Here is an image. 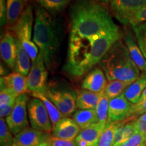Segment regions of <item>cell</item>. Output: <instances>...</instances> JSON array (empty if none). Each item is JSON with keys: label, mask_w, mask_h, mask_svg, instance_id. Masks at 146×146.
Here are the masks:
<instances>
[{"label": "cell", "mask_w": 146, "mask_h": 146, "mask_svg": "<svg viewBox=\"0 0 146 146\" xmlns=\"http://www.w3.org/2000/svg\"><path fill=\"white\" fill-rule=\"evenodd\" d=\"M131 84L127 82L118 81V80L109 81H108L104 92L110 100L123 94Z\"/></svg>", "instance_id": "cell-26"}, {"label": "cell", "mask_w": 146, "mask_h": 146, "mask_svg": "<svg viewBox=\"0 0 146 146\" xmlns=\"http://www.w3.org/2000/svg\"><path fill=\"white\" fill-rule=\"evenodd\" d=\"M99 1L102 3H109L110 0H99Z\"/></svg>", "instance_id": "cell-43"}, {"label": "cell", "mask_w": 146, "mask_h": 146, "mask_svg": "<svg viewBox=\"0 0 146 146\" xmlns=\"http://www.w3.org/2000/svg\"><path fill=\"white\" fill-rule=\"evenodd\" d=\"M109 102V98L106 96L104 91H102L101 94H100V100L96 108L97 114L98 116V121L100 123L106 125L108 116Z\"/></svg>", "instance_id": "cell-28"}, {"label": "cell", "mask_w": 146, "mask_h": 146, "mask_svg": "<svg viewBox=\"0 0 146 146\" xmlns=\"http://www.w3.org/2000/svg\"><path fill=\"white\" fill-rule=\"evenodd\" d=\"M14 104L8 106L4 108L3 109H0V117L1 118H7L8 116H10L11 113L13 111Z\"/></svg>", "instance_id": "cell-39"}, {"label": "cell", "mask_w": 146, "mask_h": 146, "mask_svg": "<svg viewBox=\"0 0 146 146\" xmlns=\"http://www.w3.org/2000/svg\"><path fill=\"white\" fill-rule=\"evenodd\" d=\"M33 21V8L29 3L14 26L12 29H8L13 33L16 39L21 42L30 56L32 63L36 60L39 53V48L32 40Z\"/></svg>", "instance_id": "cell-5"}, {"label": "cell", "mask_w": 146, "mask_h": 146, "mask_svg": "<svg viewBox=\"0 0 146 146\" xmlns=\"http://www.w3.org/2000/svg\"><path fill=\"white\" fill-rule=\"evenodd\" d=\"M47 72L44 58L41 52L32 63L31 68L27 76L29 91L31 93L41 91L46 86Z\"/></svg>", "instance_id": "cell-10"}, {"label": "cell", "mask_w": 146, "mask_h": 146, "mask_svg": "<svg viewBox=\"0 0 146 146\" xmlns=\"http://www.w3.org/2000/svg\"><path fill=\"white\" fill-rule=\"evenodd\" d=\"M50 133L28 127L14 137L13 146H36L50 140Z\"/></svg>", "instance_id": "cell-12"}, {"label": "cell", "mask_w": 146, "mask_h": 146, "mask_svg": "<svg viewBox=\"0 0 146 146\" xmlns=\"http://www.w3.org/2000/svg\"><path fill=\"white\" fill-rule=\"evenodd\" d=\"M119 146H146V141L143 135L136 133Z\"/></svg>", "instance_id": "cell-34"}, {"label": "cell", "mask_w": 146, "mask_h": 146, "mask_svg": "<svg viewBox=\"0 0 146 146\" xmlns=\"http://www.w3.org/2000/svg\"><path fill=\"white\" fill-rule=\"evenodd\" d=\"M33 41L43 56L47 67H50L60 47V28L52 14L43 8L36 12Z\"/></svg>", "instance_id": "cell-4"}, {"label": "cell", "mask_w": 146, "mask_h": 146, "mask_svg": "<svg viewBox=\"0 0 146 146\" xmlns=\"http://www.w3.org/2000/svg\"><path fill=\"white\" fill-rule=\"evenodd\" d=\"M118 125L119 123H106L100 139L99 146H113L114 135Z\"/></svg>", "instance_id": "cell-29"}, {"label": "cell", "mask_w": 146, "mask_h": 146, "mask_svg": "<svg viewBox=\"0 0 146 146\" xmlns=\"http://www.w3.org/2000/svg\"><path fill=\"white\" fill-rule=\"evenodd\" d=\"M106 125L98 123L81 130L74 139L76 146H99Z\"/></svg>", "instance_id": "cell-14"}, {"label": "cell", "mask_w": 146, "mask_h": 146, "mask_svg": "<svg viewBox=\"0 0 146 146\" xmlns=\"http://www.w3.org/2000/svg\"><path fill=\"white\" fill-rule=\"evenodd\" d=\"M14 137L4 118H0V146H13Z\"/></svg>", "instance_id": "cell-31"}, {"label": "cell", "mask_w": 146, "mask_h": 146, "mask_svg": "<svg viewBox=\"0 0 146 146\" xmlns=\"http://www.w3.org/2000/svg\"><path fill=\"white\" fill-rule=\"evenodd\" d=\"M137 132L132 123H119L118 127L114 135V145L119 146L125 142Z\"/></svg>", "instance_id": "cell-25"}, {"label": "cell", "mask_w": 146, "mask_h": 146, "mask_svg": "<svg viewBox=\"0 0 146 146\" xmlns=\"http://www.w3.org/2000/svg\"><path fill=\"white\" fill-rule=\"evenodd\" d=\"M16 37V36H15ZM16 65L14 68L15 72H19L24 76H28L29 71L31 68V60L30 56L25 48L23 47L21 43L16 38Z\"/></svg>", "instance_id": "cell-21"}, {"label": "cell", "mask_w": 146, "mask_h": 146, "mask_svg": "<svg viewBox=\"0 0 146 146\" xmlns=\"http://www.w3.org/2000/svg\"><path fill=\"white\" fill-rule=\"evenodd\" d=\"M119 27L89 38L69 36L64 70L69 75L80 77L100 62L111 47L121 39Z\"/></svg>", "instance_id": "cell-1"}, {"label": "cell", "mask_w": 146, "mask_h": 146, "mask_svg": "<svg viewBox=\"0 0 146 146\" xmlns=\"http://www.w3.org/2000/svg\"><path fill=\"white\" fill-rule=\"evenodd\" d=\"M51 146H76L74 141H68L52 136L49 140Z\"/></svg>", "instance_id": "cell-36"}, {"label": "cell", "mask_w": 146, "mask_h": 146, "mask_svg": "<svg viewBox=\"0 0 146 146\" xmlns=\"http://www.w3.org/2000/svg\"><path fill=\"white\" fill-rule=\"evenodd\" d=\"M45 96L57 107L65 117L76 112L77 93L66 87H56L50 85L42 90Z\"/></svg>", "instance_id": "cell-6"}, {"label": "cell", "mask_w": 146, "mask_h": 146, "mask_svg": "<svg viewBox=\"0 0 146 146\" xmlns=\"http://www.w3.org/2000/svg\"><path fill=\"white\" fill-rule=\"evenodd\" d=\"M36 146H51L50 143L48 142H44V143H42L41 144H39V145H36Z\"/></svg>", "instance_id": "cell-42"}, {"label": "cell", "mask_w": 146, "mask_h": 146, "mask_svg": "<svg viewBox=\"0 0 146 146\" xmlns=\"http://www.w3.org/2000/svg\"><path fill=\"white\" fill-rule=\"evenodd\" d=\"M132 105L124 94L110 100L107 123H120L127 119Z\"/></svg>", "instance_id": "cell-11"}, {"label": "cell", "mask_w": 146, "mask_h": 146, "mask_svg": "<svg viewBox=\"0 0 146 146\" xmlns=\"http://www.w3.org/2000/svg\"><path fill=\"white\" fill-rule=\"evenodd\" d=\"M131 27L139 46L146 59V22Z\"/></svg>", "instance_id": "cell-30"}, {"label": "cell", "mask_w": 146, "mask_h": 146, "mask_svg": "<svg viewBox=\"0 0 146 146\" xmlns=\"http://www.w3.org/2000/svg\"><path fill=\"white\" fill-rule=\"evenodd\" d=\"M107 83L108 80L104 71L101 68L96 67L87 73L82 82L81 87L85 90L100 93L104 90Z\"/></svg>", "instance_id": "cell-17"}, {"label": "cell", "mask_w": 146, "mask_h": 146, "mask_svg": "<svg viewBox=\"0 0 146 146\" xmlns=\"http://www.w3.org/2000/svg\"><path fill=\"white\" fill-rule=\"evenodd\" d=\"M144 137H145V141H146V134L145 135H144Z\"/></svg>", "instance_id": "cell-44"}, {"label": "cell", "mask_w": 146, "mask_h": 146, "mask_svg": "<svg viewBox=\"0 0 146 146\" xmlns=\"http://www.w3.org/2000/svg\"><path fill=\"white\" fill-rule=\"evenodd\" d=\"M27 94H22L16 98L14 108L10 116L5 118L7 125L13 135L21 132L24 129L29 127L27 104L29 101Z\"/></svg>", "instance_id": "cell-7"}, {"label": "cell", "mask_w": 146, "mask_h": 146, "mask_svg": "<svg viewBox=\"0 0 146 146\" xmlns=\"http://www.w3.org/2000/svg\"><path fill=\"white\" fill-rule=\"evenodd\" d=\"M81 128L74 120L69 117H64L53 127V136L68 141H74L81 132Z\"/></svg>", "instance_id": "cell-15"}, {"label": "cell", "mask_w": 146, "mask_h": 146, "mask_svg": "<svg viewBox=\"0 0 146 146\" xmlns=\"http://www.w3.org/2000/svg\"><path fill=\"white\" fill-rule=\"evenodd\" d=\"M72 119L82 130L99 123L96 109L78 110L73 114Z\"/></svg>", "instance_id": "cell-23"}, {"label": "cell", "mask_w": 146, "mask_h": 146, "mask_svg": "<svg viewBox=\"0 0 146 146\" xmlns=\"http://www.w3.org/2000/svg\"><path fill=\"white\" fill-rule=\"evenodd\" d=\"M17 96L7 88H2L0 91V109L14 104Z\"/></svg>", "instance_id": "cell-32"}, {"label": "cell", "mask_w": 146, "mask_h": 146, "mask_svg": "<svg viewBox=\"0 0 146 146\" xmlns=\"http://www.w3.org/2000/svg\"><path fill=\"white\" fill-rule=\"evenodd\" d=\"M41 8L50 14H57L64 10L72 0H36Z\"/></svg>", "instance_id": "cell-27"}, {"label": "cell", "mask_w": 146, "mask_h": 146, "mask_svg": "<svg viewBox=\"0 0 146 146\" xmlns=\"http://www.w3.org/2000/svg\"><path fill=\"white\" fill-rule=\"evenodd\" d=\"M7 5L6 0H0V22L1 27L6 25Z\"/></svg>", "instance_id": "cell-37"}, {"label": "cell", "mask_w": 146, "mask_h": 146, "mask_svg": "<svg viewBox=\"0 0 146 146\" xmlns=\"http://www.w3.org/2000/svg\"><path fill=\"white\" fill-rule=\"evenodd\" d=\"M16 40L13 33L7 30L1 36L0 42L1 58L8 68L14 70L16 60Z\"/></svg>", "instance_id": "cell-13"}, {"label": "cell", "mask_w": 146, "mask_h": 146, "mask_svg": "<svg viewBox=\"0 0 146 146\" xmlns=\"http://www.w3.org/2000/svg\"><path fill=\"white\" fill-rule=\"evenodd\" d=\"M146 22V8H143L137 13H136L134 16L131 18L129 25L133 26V25H137L142 23Z\"/></svg>", "instance_id": "cell-35"}, {"label": "cell", "mask_w": 146, "mask_h": 146, "mask_svg": "<svg viewBox=\"0 0 146 146\" xmlns=\"http://www.w3.org/2000/svg\"><path fill=\"white\" fill-rule=\"evenodd\" d=\"M124 42L127 47L132 59L141 72H146V59L139 46L135 36L127 30L124 35Z\"/></svg>", "instance_id": "cell-18"}, {"label": "cell", "mask_w": 146, "mask_h": 146, "mask_svg": "<svg viewBox=\"0 0 146 146\" xmlns=\"http://www.w3.org/2000/svg\"><path fill=\"white\" fill-rule=\"evenodd\" d=\"M1 89L7 88L13 92L16 96L29 92L27 83V76L21 73L14 72L8 75L1 76Z\"/></svg>", "instance_id": "cell-16"}, {"label": "cell", "mask_w": 146, "mask_h": 146, "mask_svg": "<svg viewBox=\"0 0 146 146\" xmlns=\"http://www.w3.org/2000/svg\"><path fill=\"white\" fill-rule=\"evenodd\" d=\"M111 12L118 21L129 25L131 18L146 8V0H110Z\"/></svg>", "instance_id": "cell-9"}, {"label": "cell", "mask_w": 146, "mask_h": 146, "mask_svg": "<svg viewBox=\"0 0 146 146\" xmlns=\"http://www.w3.org/2000/svg\"><path fill=\"white\" fill-rule=\"evenodd\" d=\"M108 81H118L132 83L140 75V70L131 58L125 42L116 41L100 62Z\"/></svg>", "instance_id": "cell-3"}, {"label": "cell", "mask_w": 146, "mask_h": 146, "mask_svg": "<svg viewBox=\"0 0 146 146\" xmlns=\"http://www.w3.org/2000/svg\"><path fill=\"white\" fill-rule=\"evenodd\" d=\"M146 113V100L143 101L139 102L135 104H133L130 112L128 114L127 119H130L131 118L136 117L138 116H141L142 114Z\"/></svg>", "instance_id": "cell-33"}, {"label": "cell", "mask_w": 146, "mask_h": 146, "mask_svg": "<svg viewBox=\"0 0 146 146\" xmlns=\"http://www.w3.org/2000/svg\"><path fill=\"white\" fill-rule=\"evenodd\" d=\"M95 1H99V0H95Z\"/></svg>", "instance_id": "cell-45"}, {"label": "cell", "mask_w": 146, "mask_h": 146, "mask_svg": "<svg viewBox=\"0 0 146 146\" xmlns=\"http://www.w3.org/2000/svg\"><path fill=\"white\" fill-rule=\"evenodd\" d=\"M31 0H6L7 29H10L21 17Z\"/></svg>", "instance_id": "cell-19"}, {"label": "cell", "mask_w": 146, "mask_h": 146, "mask_svg": "<svg viewBox=\"0 0 146 146\" xmlns=\"http://www.w3.org/2000/svg\"><path fill=\"white\" fill-rule=\"evenodd\" d=\"M135 129L137 133H139L145 135L146 134V122L143 121L139 118H137L135 120L132 122Z\"/></svg>", "instance_id": "cell-38"}, {"label": "cell", "mask_w": 146, "mask_h": 146, "mask_svg": "<svg viewBox=\"0 0 146 146\" xmlns=\"http://www.w3.org/2000/svg\"><path fill=\"white\" fill-rule=\"evenodd\" d=\"M31 95L33 98H38V99L41 100L43 102V104H44L47 110V112L49 114V116H50L51 122H52V127H54L60 119L65 117L60 112V110L57 108V107L45 96V95L43 91H39V92L32 93Z\"/></svg>", "instance_id": "cell-24"}, {"label": "cell", "mask_w": 146, "mask_h": 146, "mask_svg": "<svg viewBox=\"0 0 146 146\" xmlns=\"http://www.w3.org/2000/svg\"><path fill=\"white\" fill-rule=\"evenodd\" d=\"M27 110L29 123L33 129L51 133L52 124L43 102L38 98H33L29 100Z\"/></svg>", "instance_id": "cell-8"}, {"label": "cell", "mask_w": 146, "mask_h": 146, "mask_svg": "<svg viewBox=\"0 0 146 146\" xmlns=\"http://www.w3.org/2000/svg\"><path fill=\"white\" fill-rule=\"evenodd\" d=\"M146 100V87L145 89V90L143 91V94H142L141 96V98H140L139 101V102H141V101H143V100Z\"/></svg>", "instance_id": "cell-40"}, {"label": "cell", "mask_w": 146, "mask_h": 146, "mask_svg": "<svg viewBox=\"0 0 146 146\" xmlns=\"http://www.w3.org/2000/svg\"><path fill=\"white\" fill-rule=\"evenodd\" d=\"M70 36L89 38L118 28L104 3L77 0L70 7Z\"/></svg>", "instance_id": "cell-2"}, {"label": "cell", "mask_w": 146, "mask_h": 146, "mask_svg": "<svg viewBox=\"0 0 146 146\" xmlns=\"http://www.w3.org/2000/svg\"><path fill=\"white\" fill-rule=\"evenodd\" d=\"M100 93L82 89L77 93L76 108L79 110L96 109L100 98Z\"/></svg>", "instance_id": "cell-22"}, {"label": "cell", "mask_w": 146, "mask_h": 146, "mask_svg": "<svg viewBox=\"0 0 146 146\" xmlns=\"http://www.w3.org/2000/svg\"><path fill=\"white\" fill-rule=\"evenodd\" d=\"M139 119L142 120H143V121H145L146 122V113H145V114H142L141 116H140L139 117Z\"/></svg>", "instance_id": "cell-41"}, {"label": "cell", "mask_w": 146, "mask_h": 146, "mask_svg": "<svg viewBox=\"0 0 146 146\" xmlns=\"http://www.w3.org/2000/svg\"><path fill=\"white\" fill-rule=\"evenodd\" d=\"M146 87V72H142L139 77L126 89L124 95L132 104L138 103Z\"/></svg>", "instance_id": "cell-20"}]
</instances>
